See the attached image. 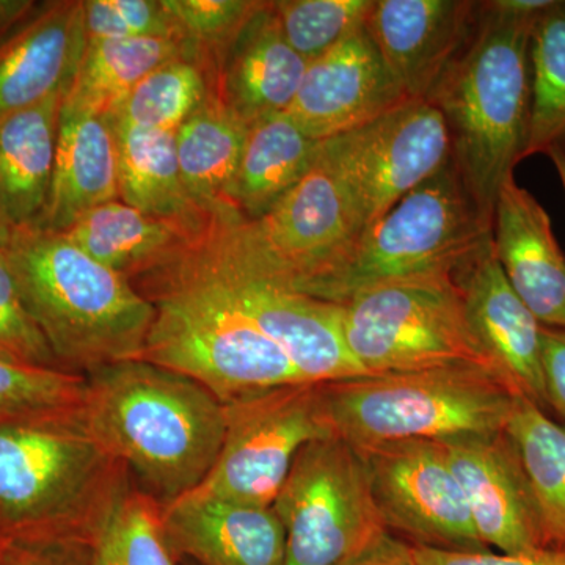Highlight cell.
<instances>
[{
  "mask_svg": "<svg viewBox=\"0 0 565 565\" xmlns=\"http://www.w3.org/2000/svg\"><path fill=\"white\" fill-rule=\"evenodd\" d=\"M497 262L527 310L545 329L565 332V256L533 193L509 177L493 211Z\"/></svg>",
  "mask_w": 565,
  "mask_h": 565,
  "instance_id": "19",
  "label": "cell"
},
{
  "mask_svg": "<svg viewBox=\"0 0 565 565\" xmlns=\"http://www.w3.org/2000/svg\"><path fill=\"white\" fill-rule=\"evenodd\" d=\"M188 245L131 281L154 307L140 360L199 382L223 404L307 382Z\"/></svg>",
  "mask_w": 565,
  "mask_h": 565,
  "instance_id": "4",
  "label": "cell"
},
{
  "mask_svg": "<svg viewBox=\"0 0 565 565\" xmlns=\"http://www.w3.org/2000/svg\"><path fill=\"white\" fill-rule=\"evenodd\" d=\"M223 405L221 455L193 493L273 505L305 446L334 437L322 384L278 386Z\"/></svg>",
  "mask_w": 565,
  "mask_h": 565,
  "instance_id": "11",
  "label": "cell"
},
{
  "mask_svg": "<svg viewBox=\"0 0 565 565\" xmlns=\"http://www.w3.org/2000/svg\"><path fill=\"white\" fill-rule=\"evenodd\" d=\"M552 2H482L473 39L427 99L445 117L465 185L492 217L501 185L526 158L531 31Z\"/></svg>",
  "mask_w": 565,
  "mask_h": 565,
  "instance_id": "1",
  "label": "cell"
},
{
  "mask_svg": "<svg viewBox=\"0 0 565 565\" xmlns=\"http://www.w3.org/2000/svg\"><path fill=\"white\" fill-rule=\"evenodd\" d=\"M273 505L285 565H349L390 533L362 455L338 437L305 446Z\"/></svg>",
  "mask_w": 565,
  "mask_h": 565,
  "instance_id": "10",
  "label": "cell"
},
{
  "mask_svg": "<svg viewBox=\"0 0 565 565\" xmlns=\"http://www.w3.org/2000/svg\"><path fill=\"white\" fill-rule=\"evenodd\" d=\"M0 565H90V561L84 542L0 541Z\"/></svg>",
  "mask_w": 565,
  "mask_h": 565,
  "instance_id": "39",
  "label": "cell"
},
{
  "mask_svg": "<svg viewBox=\"0 0 565 565\" xmlns=\"http://www.w3.org/2000/svg\"><path fill=\"white\" fill-rule=\"evenodd\" d=\"M85 375L25 362L0 349V418L81 407Z\"/></svg>",
  "mask_w": 565,
  "mask_h": 565,
  "instance_id": "35",
  "label": "cell"
},
{
  "mask_svg": "<svg viewBox=\"0 0 565 565\" xmlns=\"http://www.w3.org/2000/svg\"><path fill=\"white\" fill-rule=\"evenodd\" d=\"M22 299L63 370L90 374L140 360L154 307L65 233L14 230L6 248Z\"/></svg>",
  "mask_w": 565,
  "mask_h": 565,
  "instance_id": "5",
  "label": "cell"
},
{
  "mask_svg": "<svg viewBox=\"0 0 565 565\" xmlns=\"http://www.w3.org/2000/svg\"><path fill=\"white\" fill-rule=\"evenodd\" d=\"M65 93L0 117V206L14 228L46 210Z\"/></svg>",
  "mask_w": 565,
  "mask_h": 565,
  "instance_id": "24",
  "label": "cell"
},
{
  "mask_svg": "<svg viewBox=\"0 0 565 565\" xmlns=\"http://www.w3.org/2000/svg\"><path fill=\"white\" fill-rule=\"evenodd\" d=\"M493 217L448 163L367 226L334 267L319 299L343 305L382 282L460 274L492 245Z\"/></svg>",
  "mask_w": 565,
  "mask_h": 565,
  "instance_id": "7",
  "label": "cell"
},
{
  "mask_svg": "<svg viewBox=\"0 0 565 565\" xmlns=\"http://www.w3.org/2000/svg\"><path fill=\"white\" fill-rule=\"evenodd\" d=\"M407 102L363 28L308 63L288 114L323 141L370 125Z\"/></svg>",
  "mask_w": 565,
  "mask_h": 565,
  "instance_id": "16",
  "label": "cell"
},
{
  "mask_svg": "<svg viewBox=\"0 0 565 565\" xmlns=\"http://www.w3.org/2000/svg\"><path fill=\"white\" fill-rule=\"evenodd\" d=\"M457 278L471 327L497 374L515 396L548 412L542 326L509 285L493 243Z\"/></svg>",
  "mask_w": 565,
  "mask_h": 565,
  "instance_id": "18",
  "label": "cell"
},
{
  "mask_svg": "<svg viewBox=\"0 0 565 565\" xmlns=\"http://www.w3.org/2000/svg\"><path fill=\"white\" fill-rule=\"evenodd\" d=\"M414 546V555L419 565H565V553H542V555L520 556L505 553L451 552V550Z\"/></svg>",
  "mask_w": 565,
  "mask_h": 565,
  "instance_id": "40",
  "label": "cell"
},
{
  "mask_svg": "<svg viewBox=\"0 0 565 565\" xmlns=\"http://www.w3.org/2000/svg\"><path fill=\"white\" fill-rule=\"evenodd\" d=\"M188 252L286 353L305 381L330 384L366 375L345 344L340 303L294 291L248 269L215 239L212 222Z\"/></svg>",
  "mask_w": 565,
  "mask_h": 565,
  "instance_id": "12",
  "label": "cell"
},
{
  "mask_svg": "<svg viewBox=\"0 0 565 565\" xmlns=\"http://www.w3.org/2000/svg\"><path fill=\"white\" fill-rule=\"evenodd\" d=\"M531 125L526 158L565 139V0H553L531 31Z\"/></svg>",
  "mask_w": 565,
  "mask_h": 565,
  "instance_id": "33",
  "label": "cell"
},
{
  "mask_svg": "<svg viewBox=\"0 0 565 565\" xmlns=\"http://www.w3.org/2000/svg\"><path fill=\"white\" fill-rule=\"evenodd\" d=\"M84 2L50 3L0 46V117L68 92L87 50Z\"/></svg>",
  "mask_w": 565,
  "mask_h": 565,
  "instance_id": "22",
  "label": "cell"
},
{
  "mask_svg": "<svg viewBox=\"0 0 565 565\" xmlns=\"http://www.w3.org/2000/svg\"><path fill=\"white\" fill-rule=\"evenodd\" d=\"M307 68L282 35L273 2H262L215 58L211 88L250 126L289 110Z\"/></svg>",
  "mask_w": 565,
  "mask_h": 565,
  "instance_id": "20",
  "label": "cell"
},
{
  "mask_svg": "<svg viewBox=\"0 0 565 565\" xmlns=\"http://www.w3.org/2000/svg\"><path fill=\"white\" fill-rule=\"evenodd\" d=\"M481 11L475 0H374L364 28L405 95L427 102L473 39Z\"/></svg>",
  "mask_w": 565,
  "mask_h": 565,
  "instance_id": "17",
  "label": "cell"
},
{
  "mask_svg": "<svg viewBox=\"0 0 565 565\" xmlns=\"http://www.w3.org/2000/svg\"><path fill=\"white\" fill-rule=\"evenodd\" d=\"M114 200H120V184L109 118L62 109L50 199L35 226L66 232L82 215Z\"/></svg>",
  "mask_w": 565,
  "mask_h": 565,
  "instance_id": "23",
  "label": "cell"
},
{
  "mask_svg": "<svg viewBox=\"0 0 565 565\" xmlns=\"http://www.w3.org/2000/svg\"><path fill=\"white\" fill-rule=\"evenodd\" d=\"M81 407L0 418V541L88 539L129 486Z\"/></svg>",
  "mask_w": 565,
  "mask_h": 565,
  "instance_id": "3",
  "label": "cell"
},
{
  "mask_svg": "<svg viewBox=\"0 0 565 565\" xmlns=\"http://www.w3.org/2000/svg\"><path fill=\"white\" fill-rule=\"evenodd\" d=\"M0 349L25 362L63 370L22 299L3 248H0Z\"/></svg>",
  "mask_w": 565,
  "mask_h": 565,
  "instance_id": "38",
  "label": "cell"
},
{
  "mask_svg": "<svg viewBox=\"0 0 565 565\" xmlns=\"http://www.w3.org/2000/svg\"><path fill=\"white\" fill-rule=\"evenodd\" d=\"M206 63L174 58L152 70L106 115L148 131L177 134L211 92Z\"/></svg>",
  "mask_w": 565,
  "mask_h": 565,
  "instance_id": "32",
  "label": "cell"
},
{
  "mask_svg": "<svg viewBox=\"0 0 565 565\" xmlns=\"http://www.w3.org/2000/svg\"><path fill=\"white\" fill-rule=\"evenodd\" d=\"M212 230L248 269L319 299L364 226L323 140L311 169L273 210L256 221L225 212Z\"/></svg>",
  "mask_w": 565,
  "mask_h": 565,
  "instance_id": "8",
  "label": "cell"
},
{
  "mask_svg": "<svg viewBox=\"0 0 565 565\" xmlns=\"http://www.w3.org/2000/svg\"><path fill=\"white\" fill-rule=\"evenodd\" d=\"M546 156L555 163L556 172L559 174L561 184H563L565 193V139L553 145L548 152H546Z\"/></svg>",
  "mask_w": 565,
  "mask_h": 565,
  "instance_id": "43",
  "label": "cell"
},
{
  "mask_svg": "<svg viewBox=\"0 0 565 565\" xmlns=\"http://www.w3.org/2000/svg\"><path fill=\"white\" fill-rule=\"evenodd\" d=\"M88 40L180 36L162 0H85Z\"/></svg>",
  "mask_w": 565,
  "mask_h": 565,
  "instance_id": "37",
  "label": "cell"
},
{
  "mask_svg": "<svg viewBox=\"0 0 565 565\" xmlns=\"http://www.w3.org/2000/svg\"><path fill=\"white\" fill-rule=\"evenodd\" d=\"M504 430L533 494L546 550L565 553V423L515 397Z\"/></svg>",
  "mask_w": 565,
  "mask_h": 565,
  "instance_id": "30",
  "label": "cell"
},
{
  "mask_svg": "<svg viewBox=\"0 0 565 565\" xmlns=\"http://www.w3.org/2000/svg\"><path fill=\"white\" fill-rule=\"evenodd\" d=\"M440 444L482 544L505 555L548 553L533 494L505 430Z\"/></svg>",
  "mask_w": 565,
  "mask_h": 565,
  "instance_id": "15",
  "label": "cell"
},
{
  "mask_svg": "<svg viewBox=\"0 0 565 565\" xmlns=\"http://www.w3.org/2000/svg\"><path fill=\"white\" fill-rule=\"evenodd\" d=\"M349 565H419L411 542L386 533Z\"/></svg>",
  "mask_w": 565,
  "mask_h": 565,
  "instance_id": "42",
  "label": "cell"
},
{
  "mask_svg": "<svg viewBox=\"0 0 565 565\" xmlns=\"http://www.w3.org/2000/svg\"><path fill=\"white\" fill-rule=\"evenodd\" d=\"M87 546L90 565H174L163 504L131 486L115 498Z\"/></svg>",
  "mask_w": 565,
  "mask_h": 565,
  "instance_id": "31",
  "label": "cell"
},
{
  "mask_svg": "<svg viewBox=\"0 0 565 565\" xmlns=\"http://www.w3.org/2000/svg\"><path fill=\"white\" fill-rule=\"evenodd\" d=\"M173 553L203 565H285V527L274 505L188 493L163 504Z\"/></svg>",
  "mask_w": 565,
  "mask_h": 565,
  "instance_id": "21",
  "label": "cell"
},
{
  "mask_svg": "<svg viewBox=\"0 0 565 565\" xmlns=\"http://www.w3.org/2000/svg\"><path fill=\"white\" fill-rule=\"evenodd\" d=\"M359 452L390 533L429 548L489 550L476 533L462 487L440 441H399Z\"/></svg>",
  "mask_w": 565,
  "mask_h": 565,
  "instance_id": "14",
  "label": "cell"
},
{
  "mask_svg": "<svg viewBox=\"0 0 565 565\" xmlns=\"http://www.w3.org/2000/svg\"><path fill=\"white\" fill-rule=\"evenodd\" d=\"M341 307L345 344L366 375L449 364H476L497 374L455 275L382 282L353 294Z\"/></svg>",
  "mask_w": 565,
  "mask_h": 565,
  "instance_id": "9",
  "label": "cell"
},
{
  "mask_svg": "<svg viewBox=\"0 0 565 565\" xmlns=\"http://www.w3.org/2000/svg\"><path fill=\"white\" fill-rule=\"evenodd\" d=\"M374 0H277L282 35L308 63L366 24Z\"/></svg>",
  "mask_w": 565,
  "mask_h": 565,
  "instance_id": "34",
  "label": "cell"
},
{
  "mask_svg": "<svg viewBox=\"0 0 565 565\" xmlns=\"http://www.w3.org/2000/svg\"><path fill=\"white\" fill-rule=\"evenodd\" d=\"M248 126L210 92L174 134L182 181L193 202L211 212L236 211L232 189Z\"/></svg>",
  "mask_w": 565,
  "mask_h": 565,
  "instance_id": "29",
  "label": "cell"
},
{
  "mask_svg": "<svg viewBox=\"0 0 565 565\" xmlns=\"http://www.w3.org/2000/svg\"><path fill=\"white\" fill-rule=\"evenodd\" d=\"M14 226L11 225L9 217L0 206V248H6L10 244L11 237H13Z\"/></svg>",
  "mask_w": 565,
  "mask_h": 565,
  "instance_id": "44",
  "label": "cell"
},
{
  "mask_svg": "<svg viewBox=\"0 0 565 565\" xmlns=\"http://www.w3.org/2000/svg\"><path fill=\"white\" fill-rule=\"evenodd\" d=\"M546 407L565 423V332L542 327Z\"/></svg>",
  "mask_w": 565,
  "mask_h": 565,
  "instance_id": "41",
  "label": "cell"
},
{
  "mask_svg": "<svg viewBox=\"0 0 565 565\" xmlns=\"http://www.w3.org/2000/svg\"><path fill=\"white\" fill-rule=\"evenodd\" d=\"M255 0H162L181 39L191 41L214 70L215 58L258 9Z\"/></svg>",
  "mask_w": 565,
  "mask_h": 565,
  "instance_id": "36",
  "label": "cell"
},
{
  "mask_svg": "<svg viewBox=\"0 0 565 565\" xmlns=\"http://www.w3.org/2000/svg\"><path fill=\"white\" fill-rule=\"evenodd\" d=\"M109 121L117 145L120 200L156 217L204 228L217 212L204 210L189 195L174 134Z\"/></svg>",
  "mask_w": 565,
  "mask_h": 565,
  "instance_id": "27",
  "label": "cell"
},
{
  "mask_svg": "<svg viewBox=\"0 0 565 565\" xmlns=\"http://www.w3.org/2000/svg\"><path fill=\"white\" fill-rule=\"evenodd\" d=\"M88 429L162 504L193 492L217 462L225 405L199 382L128 360L85 375Z\"/></svg>",
  "mask_w": 565,
  "mask_h": 565,
  "instance_id": "2",
  "label": "cell"
},
{
  "mask_svg": "<svg viewBox=\"0 0 565 565\" xmlns=\"http://www.w3.org/2000/svg\"><path fill=\"white\" fill-rule=\"evenodd\" d=\"M206 226L156 217L114 200L82 215L63 233L93 259L132 281L169 263Z\"/></svg>",
  "mask_w": 565,
  "mask_h": 565,
  "instance_id": "25",
  "label": "cell"
},
{
  "mask_svg": "<svg viewBox=\"0 0 565 565\" xmlns=\"http://www.w3.org/2000/svg\"><path fill=\"white\" fill-rule=\"evenodd\" d=\"M364 230L452 159L451 137L433 103L411 99L355 131L326 140Z\"/></svg>",
  "mask_w": 565,
  "mask_h": 565,
  "instance_id": "13",
  "label": "cell"
},
{
  "mask_svg": "<svg viewBox=\"0 0 565 565\" xmlns=\"http://www.w3.org/2000/svg\"><path fill=\"white\" fill-rule=\"evenodd\" d=\"M182 57L211 68L203 52L181 36L88 40L62 109L107 115L152 70Z\"/></svg>",
  "mask_w": 565,
  "mask_h": 565,
  "instance_id": "28",
  "label": "cell"
},
{
  "mask_svg": "<svg viewBox=\"0 0 565 565\" xmlns=\"http://www.w3.org/2000/svg\"><path fill=\"white\" fill-rule=\"evenodd\" d=\"M321 145L288 111L253 122L232 189L234 210L245 221L263 217L302 180Z\"/></svg>",
  "mask_w": 565,
  "mask_h": 565,
  "instance_id": "26",
  "label": "cell"
},
{
  "mask_svg": "<svg viewBox=\"0 0 565 565\" xmlns=\"http://www.w3.org/2000/svg\"><path fill=\"white\" fill-rule=\"evenodd\" d=\"M322 392L334 437L359 451L503 433L519 397L476 364L360 375L322 384Z\"/></svg>",
  "mask_w": 565,
  "mask_h": 565,
  "instance_id": "6",
  "label": "cell"
}]
</instances>
